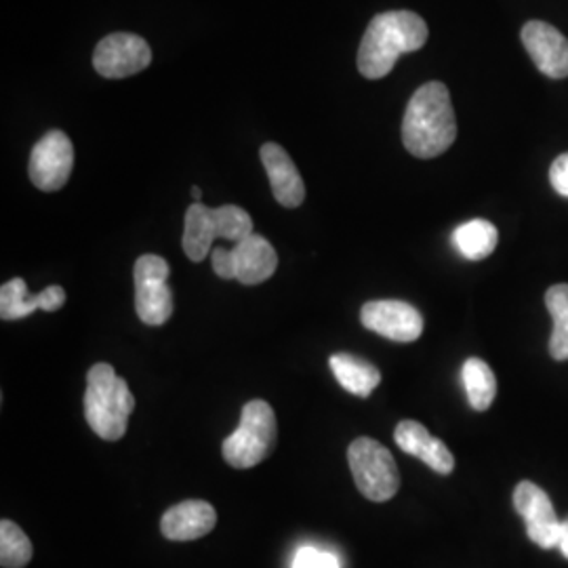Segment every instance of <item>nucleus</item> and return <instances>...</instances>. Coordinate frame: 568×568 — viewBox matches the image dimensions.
Returning a JSON list of instances; mask_svg holds the SVG:
<instances>
[{"label": "nucleus", "mask_w": 568, "mask_h": 568, "mask_svg": "<svg viewBox=\"0 0 568 568\" xmlns=\"http://www.w3.org/2000/svg\"><path fill=\"white\" fill-rule=\"evenodd\" d=\"M215 225H213V215L211 209L203 203H194L187 213H185V224H183V251L187 260L192 262H203L206 260L215 241Z\"/></svg>", "instance_id": "18"}, {"label": "nucleus", "mask_w": 568, "mask_h": 568, "mask_svg": "<svg viewBox=\"0 0 568 568\" xmlns=\"http://www.w3.org/2000/svg\"><path fill=\"white\" fill-rule=\"evenodd\" d=\"M514 506L527 525L528 539L541 549L558 548L562 520H558L548 493L535 483H520L514 488Z\"/></svg>", "instance_id": "9"}, {"label": "nucleus", "mask_w": 568, "mask_h": 568, "mask_svg": "<svg viewBox=\"0 0 568 568\" xmlns=\"http://www.w3.org/2000/svg\"><path fill=\"white\" fill-rule=\"evenodd\" d=\"M135 398L129 384L108 363L93 365L87 373L84 417L89 427L108 443H116L126 434Z\"/></svg>", "instance_id": "3"}, {"label": "nucleus", "mask_w": 568, "mask_h": 568, "mask_svg": "<svg viewBox=\"0 0 568 568\" xmlns=\"http://www.w3.org/2000/svg\"><path fill=\"white\" fill-rule=\"evenodd\" d=\"M394 440L406 455L419 457L426 466L443 476L450 474L455 467V457L447 445L440 438L432 436L419 422H413V419L400 422L394 432Z\"/></svg>", "instance_id": "15"}, {"label": "nucleus", "mask_w": 568, "mask_h": 568, "mask_svg": "<svg viewBox=\"0 0 568 568\" xmlns=\"http://www.w3.org/2000/svg\"><path fill=\"white\" fill-rule=\"evenodd\" d=\"M523 44L530 60L548 79L562 81L568 77V41L546 21H528L523 28Z\"/></svg>", "instance_id": "11"}, {"label": "nucleus", "mask_w": 568, "mask_h": 568, "mask_svg": "<svg viewBox=\"0 0 568 568\" xmlns=\"http://www.w3.org/2000/svg\"><path fill=\"white\" fill-rule=\"evenodd\" d=\"M546 305L554 318L549 352L556 361H568V284L549 286Z\"/></svg>", "instance_id": "21"}, {"label": "nucleus", "mask_w": 568, "mask_h": 568, "mask_svg": "<svg viewBox=\"0 0 568 568\" xmlns=\"http://www.w3.org/2000/svg\"><path fill=\"white\" fill-rule=\"evenodd\" d=\"M278 424L274 408L265 400H251L243 406L241 426L224 440L225 464L236 469L260 466L276 447Z\"/></svg>", "instance_id": "4"}, {"label": "nucleus", "mask_w": 568, "mask_h": 568, "mask_svg": "<svg viewBox=\"0 0 568 568\" xmlns=\"http://www.w3.org/2000/svg\"><path fill=\"white\" fill-rule=\"evenodd\" d=\"M260 156L272 185L274 199L286 209H297L304 203L305 185L297 166L286 154V150L278 143H264L260 150Z\"/></svg>", "instance_id": "12"}, {"label": "nucleus", "mask_w": 568, "mask_h": 568, "mask_svg": "<svg viewBox=\"0 0 568 568\" xmlns=\"http://www.w3.org/2000/svg\"><path fill=\"white\" fill-rule=\"evenodd\" d=\"M74 166V145L63 131H49L41 142L34 145L30 156V180L42 192L61 190Z\"/></svg>", "instance_id": "7"}, {"label": "nucleus", "mask_w": 568, "mask_h": 568, "mask_svg": "<svg viewBox=\"0 0 568 568\" xmlns=\"http://www.w3.org/2000/svg\"><path fill=\"white\" fill-rule=\"evenodd\" d=\"M169 272L171 267L161 255H142L135 262V310L145 325H164L173 314V293L166 284Z\"/></svg>", "instance_id": "6"}, {"label": "nucleus", "mask_w": 568, "mask_h": 568, "mask_svg": "<svg viewBox=\"0 0 568 568\" xmlns=\"http://www.w3.org/2000/svg\"><path fill=\"white\" fill-rule=\"evenodd\" d=\"M361 321L368 331L398 344L417 342L424 333V316L419 310L396 300L368 302L361 310Z\"/></svg>", "instance_id": "10"}, {"label": "nucleus", "mask_w": 568, "mask_h": 568, "mask_svg": "<svg viewBox=\"0 0 568 568\" xmlns=\"http://www.w3.org/2000/svg\"><path fill=\"white\" fill-rule=\"evenodd\" d=\"M549 182L554 185V190L560 194V196H567L568 199V152L558 156L551 169H549Z\"/></svg>", "instance_id": "26"}, {"label": "nucleus", "mask_w": 568, "mask_h": 568, "mask_svg": "<svg viewBox=\"0 0 568 568\" xmlns=\"http://www.w3.org/2000/svg\"><path fill=\"white\" fill-rule=\"evenodd\" d=\"M467 400L474 410H487L497 396V379L490 366L480 358H469L462 368Z\"/></svg>", "instance_id": "20"}, {"label": "nucleus", "mask_w": 568, "mask_h": 568, "mask_svg": "<svg viewBox=\"0 0 568 568\" xmlns=\"http://www.w3.org/2000/svg\"><path fill=\"white\" fill-rule=\"evenodd\" d=\"M211 264H213V270H215V274H217L220 278L234 281V255H232V248H230V251L222 248V246L213 248V253H211Z\"/></svg>", "instance_id": "25"}, {"label": "nucleus", "mask_w": 568, "mask_h": 568, "mask_svg": "<svg viewBox=\"0 0 568 568\" xmlns=\"http://www.w3.org/2000/svg\"><path fill=\"white\" fill-rule=\"evenodd\" d=\"M217 525L215 508L201 499H190L164 511L161 530L169 541H194Z\"/></svg>", "instance_id": "13"}, {"label": "nucleus", "mask_w": 568, "mask_h": 568, "mask_svg": "<svg viewBox=\"0 0 568 568\" xmlns=\"http://www.w3.org/2000/svg\"><path fill=\"white\" fill-rule=\"evenodd\" d=\"M293 568H339V560L328 554L316 548H302L295 554Z\"/></svg>", "instance_id": "24"}, {"label": "nucleus", "mask_w": 568, "mask_h": 568, "mask_svg": "<svg viewBox=\"0 0 568 568\" xmlns=\"http://www.w3.org/2000/svg\"><path fill=\"white\" fill-rule=\"evenodd\" d=\"M152 61V49L142 37L131 32H116L105 37L95 53L93 68L103 79H126L145 70Z\"/></svg>", "instance_id": "8"}, {"label": "nucleus", "mask_w": 568, "mask_h": 568, "mask_svg": "<svg viewBox=\"0 0 568 568\" xmlns=\"http://www.w3.org/2000/svg\"><path fill=\"white\" fill-rule=\"evenodd\" d=\"M211 215H213V225H215V236L217 239L239 244L246 236L253 234L251 215L236 204H225V206L211 209Z\"/></svg>", "instance_id": "23"}, {"label": "nucleus", "mask_w": 568, "mask_h": 568, "mask_svg": "<svg viewBox=\"0 0 568 568\" xmlns=\"http://www.w3.org/2000/svg\"><path fill=\"white\" fill-rule=\"evenodd\" d=\"M65 304V291L53 284L47 286L39 295H30L28 284L21 278H13L0 288V318L2 321H20L37 310L58 312Z\"/></svg>", "instance_id": "14"}, {"label": "nucleus", "mask_w": 568, "mask_h": 568, "mask_svg": "<svg viewBox=\"0 0 568 568\" xmlns=\"http://www.w3.org/2000/svg\"><path fill=\"white\" fill-rule=\"evenodd\" d=\"M558 549L562 551V556H565V558H568V518L567 520H562V532H560Z\"/></svg>", "instance_id": "27"}, {"label": "nucleus", "mask_w": 568, "mask_h": 568, "mask_svg": "<svg viewBox=\"0 0 568 568\" xmlns=\"http://www.w3.org/2000/svg\"><path fill=\"white\" fill-rule=\"evenodd\" d=\"M234 255V281L253 286L274 276L278 267V255L274 246L260 234H251L232 248Z\"/></svg>", "instance_id": "16"}, {"label": "nucleus", "mask_w": 568, "mask_h": 568, "mask_svg": "<svg viewBox=\"0 0 568 568\" xmlns=\"http://www.w3.org/2000/svg\"><path fill=\"white\" fill-rule=\"evenodd\" d=\"M192 199H196V203H201V199H203V190L201 187H192Z\"/></svg>", "instance_id": "28"}, {"label": "nucleus", "mask_w": 568, "mask_h": 568, "mask_svg": "<svg viewBox=\"0 0 568 568\" xmlns=\"http://www.w3.org/2000/svg\"><path fill=\"white\" fill-rule=\"evenodd\" d=\"M453 243L464 257L471 262H480V260H487L488 255L497 248L499 232L487 220H471L455 230Z\"/></svg>", "instance_id": "19"}, {"label": "nucleus", "mask_w": 568, "mask_h": 568, "mask_svg": "<svg viewBox=\"0 0 568 568\" xmlns=\"http://www.w3.org/2000/svg\"><path fill=\"white\" fill-rule=\"evenodd\" d=\"M32 560V544L16 523H0V565L2 568H23Z\"/></svg>", "instance_id": "22"}, {"label": "nucleus", "mask_w": 568, "mask_h": 568, "mask_svg": "<svg viewBox=\"0 0 568 568\" xmlns=\"http://www.w3.org/2000/svg\"><path fill=\"white\" fill-rule=\"evenodd\" d=\"M427 23L413 11H386L375 16L358 49V72L379 81L405 53L419 51L427 41Z\"/></svg>", "instance_id": "2"}, {"label": "nucleus", "mask_w": 568, "mask_h": 568, "mask_svg": "<svg viewBox=\"0 0 568 568\" xmlns=\"http://www.w3.org/2000/svg\"><path fill=\"white\" fill-rule=\"evenodd\" d=\"M457 138V119L450 93L443 82H426L406 105L403 143L417 159H436L445 154Z\"/></svg>", "instance_id": "1"}, {"label": "nucleus", "mask_w": 568, "mask_h": 568, "mask_svg": "<svg viewBox=\"0 0 568 568\" xmlns=\"http://www.w3.org/2000/svg\"><path fill=\"white\" fill-rule=\"evenodd\" d=\"M328 365L333 368L335 379L354 396L366 398L373 394L375 387L382 384L379 368L366 363L363 358L352 356V354H335V356H331Z\"/></svg>", "instance_id": "17"}, {"label": "nucleus", "mask_w": 568, "mask_h": 568, "mask_svg": "<svg viewBox=\"0 0 568 568\" xmlns=\"http://www.w3.org/2000/svg\"><path fill=\"white\" fill-rule=\"evenodd\" d=\"M347 462L354 483L366 499L384 504L392 499L400 487L398 466L392 453L373 438H356L347 448Z\"/></svg>", "instance_id": "5"}]
</instances>
